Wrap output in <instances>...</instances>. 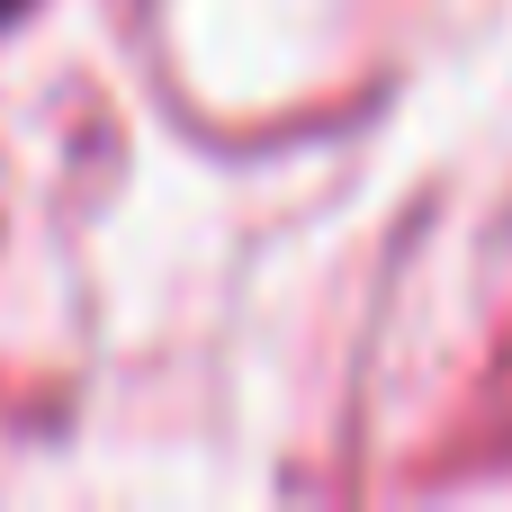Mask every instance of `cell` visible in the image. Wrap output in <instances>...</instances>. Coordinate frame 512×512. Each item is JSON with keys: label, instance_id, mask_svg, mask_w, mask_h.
Masks as SVG:
<instances>
[{"label": "cell", "instance_id": "1", "mask_svg": "<svg viewBox=\"0 0 512 512\" xmlns=\"http://www.w3.org/2000/svg\"><path fill=\"white\" fill-rule=\"evenodd\" d=\"M18 9H27V0H0V27H9V18H18Z\"/></svg>", "mask_w": 512, "mask_h": 512}]
</instances>
